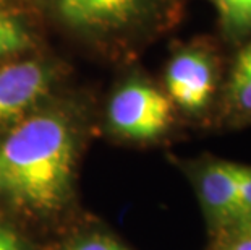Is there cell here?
I'll use <instances>...</instances> for the list:
<instances>
[{
    "mask_svg": "<svg viewBox=\"0 0 251 250\" xmlns=\"http://www.w3.org/2000/svg\"><path fill=\"white\" fill-rule=\"evenodd\" d=\"M75 134L65 115L44 111L18 120L0 141V198L37 215L65 203Z\"/></svg>",
    "mask_w": 251,
    "mask_h": 250,
    "instance_id": "6da1fadb",
    "label": "cell"
},
{
    "mask_svg": "<svg viewBox=\"0 0 251 250\" xmlns=\"http://www.w3.org/2000/svg\"><path fill=\"white\" fill-rule=\"evenodd\" d=\"M172 101L146 82L133 80L112 96L109 122L115 134L148 141L161 137L172 122Z\"/></svg>",
    "mask_w": 251,
    "mask_h": 250,
    "instance_id": "7a4b0ae2",
    "label": "cell"
},
{
    "mask_svg": "<svg viewBox=\"0 0 251 250\" xmlns=\"http://www.w3.org/2000/svg\"><path fill=\"white\" fill-rule=\"evenodd\" d=\"M216 58L202 47H185L170 58L165 70L167 96L186 112L198 114L209 106L216 93Z\"/></svg>",
    "mask_w": 251,
    "mask_h": 250,
    "instance_id": "3957f363",
    "label": "cell"
},
{
    "mask_svg": "<svg viewBox=\"0 0 251 250\" xmlns=\"http://www.w3.org/2000/svg\"><path fill=\"white\" fill-rule=\"evenodd\" d=\"M50 73L37 60H21L0 67V125L26 115L47 96Z\"/></svg>",
    "mask_w": 251,
    "mask_h": 250,
    "instance_id": "277c9868",
    "label": "cell"
},
{
    "mask_svg": "<svg viewBox=\"0 0 251 250\" xmlns=\"http://www.w3.org/2000/svg\"><path fill=\"white\" fill-rule=\"evenodd\" d=\"M151 3L152 0H57V10L73 28L117 31L140 21Z\"/></svg>",
    "mask_w": 251,
    "mask_h": 250,
    "instance_id": "5b68a950",
    "label": "cell"
},
{
    "mask_svg": "<svg viewBox=\"0 0 251 250\" xmlns=\"http://www.w3.org/2000/svg\"><path fill=\"white\" fill-rule=\"evenodd\" d=\"M240 164L212 161L200 172L198 192L209 221L221 231L238 222Z\"/></svg>",
    "mask_w": 251,
    "mask_h": 250,
    "instance_id": "8992f818",
    "label": "cell"
},
{
    "mask_svg": "<svg viewBox=\"0 0 251 250\" xmlns=\"http://www.w3.org/2000/svg\"><path fill=\"white\" fill-rule=\"evenodd\" d=\"M228 104L240 117H251V42L235 58L227 89Z\"/></svg>",
    "mask_w": 251,
    "mask_h": 250,
    "instance_id": "52a82bcc",
    "label": "cell"
},
{
    "mask_svg": "<svg viewBox=\"0 0 251 250\" xmlns=\"http://www.w3.org/2000/svg\"><path fill=\"white\" fill-rule=\"evenodd\" d=\"M31 46V36L23 23L0 7V58L15 56Z\"/></svg>",
    "mask_w": 251,
    "mask_h": 250,
    "instance_id": "ba28073f",
    "label": "cell"
},
{
    "mask_svg": "<svg viewBox=\"0 0 251 250\" xmlns=\"http://www.w3.org/2000/svg\"><path fill=\"white\" fill-rule=\"evenodd\" d=\"M227 33L247 36L251 33V0H212Z\"/></svg>",
    "mask_w": 251,
    "mask_h": 250,
    "instance_id": "9c48e42d",
    "label": "cell"
},
{
    "mask_svg": "<svg viewBox=\"0 0 251 250\" xmlns=\"http://www.w3.org/2000/svg\"><path fill=\"white\" fill-rule=\"evenodd\" d=\"M222 234V250H251V220L238 221Z\"/></svg>",
    "mask_w": 251,
    "mask_h": 250,
    "instance_id": "30bf717a",
    "label": "cell"
},
{
    "mask_svg": "<svg viewBox=\"0 0 251 250\" xmlns=\"http://www.w3.org/2000/svg\"><path fill=\"white\" fill-rule=\"evenodd\" d=\"M251 220V166L240 167L238 184V221ZM237 224V222H235Z\"/></svg>",
    "mask_w": 251,
    "mask_h": 250,
    "instance_id": "8fae6325",
    "label": "cell"
},
{
    "mask_svg": "<svg viewBox=\"0 0 251 250\" xmlns=\"http://www.w3.org/2000/svg\"><path fill=\"white\" fill-rule=\"evenodd\" d=\"M67 250H128L122 244L114 239H110L102 234H93V236H84L73 241Z\"/></svg>",
    "mask_w": 251,
    "mask_h": 250,
    "instance_id": "7c38bea8",
    "label": "cell"
},
{
    "mask_svg": "<svg viewBox=\"0 0 251 250\" xmlns=\"http://www.w3.org/2000/svg\"><path fill=\"white\" fill-rule=\"evenodd\" d=\"M0 250H26L18 234L2 221H0Z\"/></svg>",
    "mask_w": 251,
    "mask_h": 250,
    "instance_id": "4fadbf2b",
    "label": "cell"
}]
</instances>
